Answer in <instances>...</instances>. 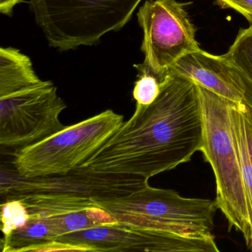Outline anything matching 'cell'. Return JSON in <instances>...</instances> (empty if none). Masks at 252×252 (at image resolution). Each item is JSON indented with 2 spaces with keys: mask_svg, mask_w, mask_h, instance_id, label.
<instances>
[{
  "mask_svg": "<svg viewBox=\"0 0 252 252\" xmlns=\"http://www.w3.org/2000/svg\"><path fill=\"white\" fill-rule=\"evenodd\" d=\"M55 240L92 246L98 252H219L215 237L147 229L118 223L95 227Z\"/></svg>",
  "mask_w": 252,
  "mask_h": 252,
  "instance_id": "obj_9",
  "label": "cell"
},
{
  "mask_svg": "<svg viewBox=\"0 0 252 252\" xmlns=\"http://www.w3.org/2000/svg\"><path fill=\"white\" fill-rule=\"evenodd\" d=\"M66 108L51 81L0 98V144L23 148L60 132L67 126L60 119Z\"/></svg>",
  "mask_w": 252,
  "mask_h": 252,
  "instance_id": "obj_8",
  "label": "cell"
},
{
  "mask_svg": "<svg viewBox=\"0 0 252 252\" xmlns=\"http://www.w3.org/2000/svg\"><path fill=\"white\" fill-rule=\"evenodd\" d=\"M222 8H231L240 13L252 26V0H217Z\"/></svg>",
  "mask_w": 252,
  "mask_h": 252,
  "instance_id": "obj_19",
  "label": "cell"
},
{
  "mask_svg": "<svg viewBox=\"0 0 252 252\" xmlns=\"http://www.w3.org/2000/svg\"><path fill=\"white\" fill-rule=\"evenodd\" d=\"M99 206L119 223L188 234L212 233L217 209L214 200L183 197L174 190L155 188L149 183Z\"/></svg>",
  "mask_w": 252,
  "mask_h": 252,
  "instance_id": "obj_5",
  "label": "cell"
},
{
  "mask_svg": "<svg viewBox=\"0 0 252 252\" xmlns=\"http://www.w3.org/2000/svg\"><path fill=\"white\" fill-rule=\"evenodd\" d=\"M123 123L122 115L105 110L18 149L14 154L13 166L23 178L67 173L89 158Z\"/></svg>",
  "mask_w": 252,
  "mask_h": 252,
  "instance_id": "obj_6",
  "label": "cell"
},
{
  "mask_svg": "<svg viewBox=\"0 0 252 252\" xmlns=\"http://www.w3.org/2000/svg\"><path fill=\"white\" fill-rule=\"evenodd\" d=\"M231 114L250 220L252 238L248 249L252 251V110L243 103L232 102Z\"/></svg>",
  "mask_w": 252,
  "mask_h": 252,
  "instance_id": "obj_11",
  "label": "cell"
},
{
  "mask_svg": "<svg viewBox=\"0 0 252 252\" xmlns=\"http://www.w3.org/2000/svg\"><path fill=\"white\" fill-rule=\"evenodd\" d=\"M22 1L23 0H0V13L11 16L14 7Z\"/></svg>",
  "mask_w": 252,
  "mask_h": 252,
  "instance_id": "obj_20",
  "label": "cell"
},
{
  "mask_svg": "<svg viewBox=\"0 0 252 252\" xmlns=\"http://www.w3.org/2000/svg\"><path fill=\"white\" fill-rule=\"evenodd\" d=\"M198 86L169 73L154 102L136 104L132 117L80 166L150 179L191 160L203 141Z\"/></svg>",
  "mask_w": 252,
  "mask_h": 252,
  "instance_id": "obj_1",
  "label": "cell"
},
{
  "mask_svg": "<svg viewBox=\"0 0 252 252\" xmlns=\"http://www.w3.org/2000/svg\"><path fill=\"white\" fill-rule=\"evenodd\" d=\"M97 252L92 246L85 244H73L65 243L58 240H53L41 244L32 246L26 252Z\"/></svg>",
  "mask_w": 252,
  "mask_h": 252,
  "instance_id": "obj_18",
  "label": "cell"
},
{
  "mask_svg": "<svg viewBox=\"0 0 252 252\" xmlns=\"http://www.w3.org/2000/svg\"><path fill=\"white\" fill-rule=\"evenodd\" d=\"M35 73L32 60L14 48L0 49V98L43 83Z\"/></svg>",
  "mask_w": 252,
  "mask_h": 252,
  "instance_id": "obj_12",
  "label": "cell"
},
{
  "mask_svg": "<svg viewBox=\"0 0 252 252\" xmlns=\"http://www.w3.org/2000/svg\"><path fill=\"white\" fill-rule=\"evenodd\" d=\"M169 73L189 79L198 86L233 102L243 103L252 110V81L225 55L201 50L183 57Z\"/></svg>",
  "mask_w": 252,
  "mask_h": 252,
  "instance_id": "obj_10",
  "label": "cell"
},
{
  "mask_svg": "<svg viewBox=\"0 0 252 252\" xmlns=\"http://www.w3.org/2000/svg\"><path fill=\"white\" fill-rule=\"evenodd\" d=\"M135 67L138 71V79L134 87V99L136 101V104L150 105L160 94L161 81L142 64H135Z\"/></svg>",
  "mask_w": 252,
  "mask_h": 252,
  "instance_id": "obj_16",
  "label": "cell"
},
{
  "mask_svg": "<svg viewBox=\"0 0 252 252\" xmlns=\"http://www.w3.org/2000/svg\"><path fill=\"white\" fill-rule=\"evenodd\" d=\"M189 4L147 0L137 14L144 32L141 51L145 59L141 64L161 82L181 59L202 50L187 11Z\"/></svg>",
  "mask_w": 252,
  "mask_h": 252,
  "instance_id": "obj_7",
  "label": "cell"
},
{
  "mask_svg": "<svg viewBox=\"0 0 252 252\" xmlns=\"http://www.w3.org/2000/svg\"><path fill=\"white\" fill-rule=\"evenodd\" d=\"M142 0H31L50 46L60 51L92 46L123 29Z\"/></svg>",
  "mask_w": 252,
  "mask_h": 252,
  "instance_id": "obj_4",
  "label": "cell"
},
{
  "mask_svg": "<svg viewBox=\"0 0 252 252\" xmlns=\"http://www.w3.org/2000/svg\"><path fill=\"white\" fill-rule=\"evenodd\" d=\"M31 216L23 202L17 199L5 200L1 204V230L3 238L9 237L13 231L25 226Z\"/></svg>",
  "mask_w": 252,
  "mask_h": 252,
  "instance_id": "obj_15",
  "label": "cell"
},
{
  "mask_svg": "<svg viewBox=\"0 0 252 252\" xmlns=\"http://www.w3.org/2000/svg\"><path fill=\"white\" fill-rule=\"evenodd\" d=\"M198 91L203 125L200 152L215 175V205L223 214L230 229L234 228L243 234L249 248L252 234L240 158L233 134V101L203 87L198 86Z\"/></svg>",
  "mask_w": 252,
  "mask_h": 252,
  "instance_id": "obj_3",
  "label": "cell"
},
{
  "mask_svg": "<svg viewBox=\"0 0 252 252\" xmlns=\"http://www.w3.org/2000/svg\"><path fill=\"white\" fill-rule=\"evenodd\" d=\"M224 55L252 81V26L240 30Z\"/></svg>",
  "mask_w": 252,
  "mask_h": 252,
  "instance_id": "obj_14",
  "label": "cell"
},
{
  "mask_svg": "<svg viewBox=\"0 0 252 252\" xmlns=\"http://www.w3.org/2000/svg\"><path fill=\"white\" fill-rule=\"evenodd\" d=\"M51 218L56 239L70 233L98 227L96 223L88 216L86 211Z\"/></svg>",
  "mask_w": 252,
  "mask_h": 252,
  "instance_id": "obj_17",
  "label": "cell"
},
{
  "mask_svg": "<svg viewBox=\"0 0 252 252\" xmlns=\"http://www.w3.org/2000/svg\"><path fill=\"white\" fill-rule=\"evenodd\" d=\"M148 183L143 177L101 173L79 166L60 175L29 178L17 175L11 181L2 180L0 192L5 200L23 202L31 218H51L99 206Z\"/></svg>",
  "mask_w": 252,
  "mask_h": 252,
  "instance_id": "obj_2",
  "label": "cell"
},
{
  "mask_svg": "<svg viewBox=\"0 0 252 252\" xmlns=\"http://www.w3.org/2000/svg\"><path fill=\"white\" fill-rule=\"evenodd\" d=\"M51 218H31L25 226L2 238L3 252H26L29 248L55 240Z\"/></svg>",
  "mask_w": 252,
  "mask_h": 252,
  "instance_id": "obj_13",
  "label": "cell"
}]
</instances>
